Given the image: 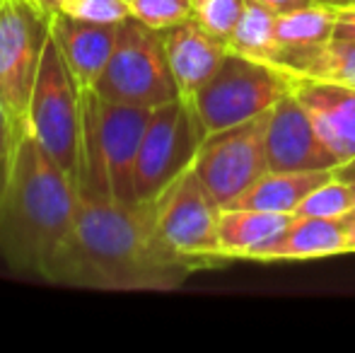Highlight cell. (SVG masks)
<instances>
[{
  "label": "cell",
  "mask_w": 355,
  "mask_h": 353,
  "mask_svg": "<svg viewBox=\"0 0 355 353\" xmlns=\"http://www.w3.org/2000/svg\"><path fill=\"white\" fill-rule=\"evenodd\" d=\"M196 261L162 237L155 201H116L78 191L73 225L42 281L94 291H174Z\"/></svg>",
  "instance_id": "1"
},
{
  "label": "cell",
  "mask_w": 355,
  "mask_h": 353,
  "mask_svg": "<svg viewBox=\"0 0 355 353\" xmlns=\"http://www.w3.org/2000/svg\"><path fill=\"white\" fill-rule=\"evenodd\" d=\"M78 206V187L66 170L24 133L0 198V257L12 271L42 278L66 240Z\"/></svg>",
  "instance_id": "2"
},
{
  "label": "cell",
  "mask_w": 355,
  "mask_h": 353,
  "mask_svg": "<svg viewBox=\"0 0 355 353\" xmlns=\"http://www.w3.org/2000/svg\"><path fill=\"white\" fill-rule=\"evenodd\" d=\"M150 117L153 109L148 107L109 102L94 89H85L78 191L136 201L133 172Z\"/></svg>",
  "instance_id": "3"
},
{
  "label": "cell",
  "mask_w": 355,
  "mask_h": 353,
  "mask_svg": "<svg viewBox=\"0 0 355 353\" xmlns=\"http://www.w3.org/2000/svg\"><path fill=\"white\" fill-rule=\"evenodd\" d=\"M94 92L109 102L148 109L179 99L162 32L143 24L133 15L119 24L116 46Z\"/></svg>",
  "instance_id": "4"
},
{
  "label": "cell",
  "mask_w": 355,
  "mask_h": 353,
  "mask_svg": "<svg viewBox=\"0 0 355 353\" xmlns=\"http://www.w3.org/2000/svg\"><path fill=\"white\" fill-rule=\"evenodd\" d=\"M27 133L71 175L80 170V138H83V89L75 83L49 29L42 68L32 92L27 114Z\"/></svg>",
  "instance_id": "5"
},
{
  "label": "cell",
  "mask_w": 355,
  "mask_h": 353,
  "mask_svg": "<svg viewBox=\"0 0 355 353\" xmlns=\"http://www.w3.org/2000/svg\"><path fill=\"white\" fill-rule=\"evenodd\" d=\"M290 92L288 76L271 63L227 49L220 68L191 99L206 133L237 126L271 112Z\"/></svg>",
  "instance_id": "6"
},
{
  "label": "cell",
  "mask_w": 355,
  "mask_h": 353,
  "mask_svg": "<svg viewBox=\"0 0 355 353\" xmlns=\"http://www.w3.org/2000/svg\"><path fill=\"white\" fill-rule=\"evenodd\" d=\"M206 128L187 99L153 109L133 172L136 201H155L177 177L193 167Z\"/></svg>",
  "instance_id": "7"
},
{
  "label": "cell",
  "mask_w": 355,
  "mask_h": 353,
  "mask_svg": "<svg viewBox=\"0 0 355 353\" xmlns=\"http://www.w3.org/2000/svg\"><path fill=\"white\" fill-rule=\"evenodd\" d=\"M49 39V17L32 0L0 3V104L17 136L27 133V114Z\"/></svg>",
  "instance_id": "8"
},
{
  "label": "cell",
  "mask_w": 355,
  "mask_h": 353,
  "mask_svg": "<svg viewBox=\"0 0 355 353\" xmlns=\"http://www.w3.org/2000/svg\"><path fill=\"white\" fill-rule=\"evenodd\" d=\"M268 119L271 112L223 131L206 133L203 138L193 160V172L220 208L230 206L239 193L268 172Z\"/></svg>",
  "instance_id": "9"
},
{
  "label": "cell",
  "mask_w": 355,
  "mask_h": 353,
  "mask_svg": "<svg viewBox=\"0 0 355 353\" xmlns=\"http://www.w3.org/2000/svg\"><path fill=\"white\" fill-rule=\"evenodd\" d=\"M155 211L159 232L179 255L196 261L201 268L223 266L225 261H230L218 237L223 208L208 193L193 167L174 179L155 198Z\"/></svg>",
  "instance_id": "10"
},
{
  "label": "cell",
  "mask_w": 355,
  "mask_h": 353,
  "mask_svg": "<svg viewBox=\"0 0 355 353\" xmlns=\"http://www.w3.org/2000/svg\"><path fill=\"white\" fill-rule=\"evenodd\" d=\"M266 155L268 172H314L338 167V160L314 131L302 104L290 92L278 99V104L271 109Z\"/></svg>",
  "instance_id": "11"
},
{
  "label": "cell",
  "mask_w": 355,
  "mask_h": 353,
  "mask_svg": "<svg viewBox=\"0 0 355 353\" xmlns=\"http://www.w3.org/2000/svg\"><path fill=\"white\" fill-rule=\"evenodd\" d=\"M290 94L302 104L314 131L338 165L355 157V87L288 76Z\"/></svg>",
  "instance_id": "12"
},
{
  "label": "cell",
  "mask_w": 355,
  "mask_h": 353,
  "mask_svg": "<svg viewBox=\"0 0 355 353\" xmlns=\"http://www.w3.org/2000/svg\"><path fill=\"white\" fill-rule=\"evenodd\" d=\"M49 29L80 89H94L116 46L119 24L83 22L58 12L49 19Z\"/></svg>",
  "instance_id": "13"
},
{
  "label": "cell",
  "mask_w": 355,
  "mask_h": 353,
  "mask_svg": "<svg viewBox=\"0 0 355 353\" xmlns=\"http://www.w3.org/2000/svg\"><path fill=\"white\" fill-rule=\"evenodd\" d=\"M162 39L179 97L191 102L198 89L220 68L227 53V44L206 32L196 19H187V22L164 29Z\"/></svg>",
  "instance_id": "14"
},
{
  "label": "cell",
  "mask_w": 355,
  "mask_h": 353,
  "mask_svg": "<svg viewBox=\"0 0 355 353\" xmlns=\"http://www.w3.org/2000/svg\"><path fill=\"white\" fill-rule=\"evenodd\" d=\"M348 235L341 221L329 218H293L288 227L268 245L249 255L252 261H300L348 255Z\"/></svg>",
  "instance_id": "15"
},
{
  "label": "cell",
  "mask_w": 355,
  "mask_h": 353,
  "mask_svg": "<svg viewBox=\"0 0 355 353\" xmlns=\"http://www.w3.org/2000/svg\"><path fill=\"white\" fill-rule=\"evenodd\" d=\"M271 66L285 76L355 87V42L331 37L312 46L283 49Z\"/></svg>",
  "instance_id": "16"
},
{
  "label": "cell",
  "mask_w": 355,
  "mask_h": 353,
  "mask_svg": "<svg viewBox=\"0 0 355 353\" xmlns=\"http://www.w3.org/2000/svg\"><path fill=\"white\" fill-rule=\"evenodd\" d=\"M334 177V170L314 172H266L259 177L244 193H239L225 208H254L268 213H288L295 216L297 206L319 187Z\"/></svg>",
  "instance_id": "17"
},
{
  "label": "cell",
  "mask_w": 355,
  "mask_h": 353,
  "mask_svg": "<svg viewBox=\"0 0 355 353\" xmlns=\"http://www.w3.org/2000/svg\"><path fill=\"white\" fill-rule=\"evenodd\" d=\"M295 216L254 211V208H223L218 221V237L223 252L232 259H249L252 252L273 242Z\"/></svg>",
  "instance_id": "18"
},
{
  "label": "cell",
  "mask_w": 355,
  "mask_h": 353,
  "mask_svg": "<svg viewBox=\"0 0 355 353\" xmlns=\"http://www.w3.org/2000/svg\"><path fill=\"white\" fill-rule=\"evenodd\" d=\"M276 17L273 10L247 0L242 10V17L234 24L232 34L227 37V49L234 53H242L254 61L273 63L283 51V44L276 34Z\"/></svg>",
  "instance_id": "19"
},
{
  "label": "cell",
  "mask_w": 355,
  "mask_h": 353,
  "mask_svg": "<svg viewBox=\"0 0 355 353\" xmlns=\"http://www.w3.org/2000/svg\"><path fill=\"white\" fill-rule=\"evenodd\" d=\"M334 24H336V8L314 0L304 8L278 15L276 34L283 49L312 46V44H322L331 39Z\"/></svg>",
  "instance_id": "20"
},
{
  "label": "cell",
  "mask_w": 355,
  "mask_h": 353,
  "mask_svg": "<svg viewBox=\"0 0 355 353\" xmlns=\"http://www.w3.org/2000/svg\"><path fill=\"white\" fill-rule=\"evenodd\" d=\"M355 211V191L348 182L331 177L329 182L319 184L307 198L297 206V218H329V221H341Z\"/></svg>",
  "instance_id": "21"
},
{
  "label": "cell",
  "mask_w": 355,
  "mask_h": 353,
  "mask_svg": "<svg viewBox=\"0 0 355 353\" xmlns=\"http://www.w3.org/2000/svg\"><path fill=\"white\" fill-rule=\"evenodd\" d=\"M244 3L247 0H191V19H196L213 37L227 42L242 17Z\"/></svg>",
  "instance_id": "22"
},
{
  "label": "cell",
  "mask_w": 355,
  "mask_h": 353,
  "mask_svg": "<svg viewBox=\"0 0 355 353\" xmlns=\"http://www.w3.org/2000/svg\"><path fill=\"white\" fill-rule=\"evenodd\" d=\"M131 15L148 27L164 32L191 19V0H131Z\"/></svg>",
  "instance_id": "23"
},
{
  "label": "cell",
  "mask_w": 355,
  "mask_h": 353,
  "mask_svg": "<svg viewBox=\"0 0 355 353\" xmlns=\"http://www.w3.org/2000/svg\"><path fill=\"white\" fill-rule=\"evenodd\" d=\"M63 12L83 22L121 24L131 17V3L128 0H71Z\"/></svg>",
  "instance_id": "24"
},
{
  "label": "cell",
  "mask_w": 355,
  "mask_h": 353,
  "mask_svg": "<svg viewBox=\"0 0 355 353\" xmlns=\"http://www.w3.org/2000/svg\"><path fill=\"white\" fill-rule=\"evenodd\" d=\"M17 143H19L17 131H15V126H12V121H10L5 107L0 104V198H3V193H5V187H8V182H10V175H12Z\"/></svg>",
  "instance_id": "25"
},
{
  "label": "cell",
  "mask_w": 355,
  "mask_h": 353,
  "mask_svg": "<svg viewBox=\"0 0 355 353\" xmlns=\"http://www.w3.org/2000/svg\"><path fill=\"white\" fill-rule=\"evenodd\" d=\"M336 39H346L355 42V0L336 8V24H334V34Z\"/></svg>",
  "instance_id": "26"
},
{
  "label": "cell",
  "mask_w": 355,
  "mask_h": 353,
  "mask_svg": "<svg viewBox=\"0 0 355 353\" xmlns=\"http://www.w3.org/2000/svg\"><path fill=\"white\" fill-rule=\"evenodd\" d=\"M254 3L263 5V8L273 10L276 15H281V12H290V10L304 8V5L314 3V0H254Z\"/></svg>",
  "instance_id": "27"
},
{
  "label": "cell",
  "mask_w": 355,
  "mask_h": 353,
  "mask_svg": "<svg viewBox=\"0 0 355 353\" xmlns=\"http://www.w3.org/2000/svg\"><path fill=\"white\" fill-rule=\"evenodd\" d=\"M34 5L39 8V12L44 15V17H49L51 19L53 15H58V12H63L66 10V5L71 3V0H32Z\"/></svg>",
  "instance_id": "28"
},
{
  "label": "cell",
  "mask_w": 355,
  "mask_h": 353,
  "mask_svg": "<svg viewBox=\"0 0 355 353\" xmlns=\"http://www.w3.org/2000/svg\"><path fill=\"white\" fill-rule=\"evenodd\" d=\"M341 223H343V230H346V235H348V247H351V252H355V211H351L348 216H343Z\"/></svg>",
  "instance_id": "29"
},
{
  "label": "cell",
  "mask_w": 355,
  "mask_h": 353,
  "mask_svg": "<svg viewBox=\"0 0 355 353\" xmlns=\"http://www.w3.org/2000/svg\"><path fill=\"white\" fill-rule=\"evenodd\" d=\"M334 177L343 179V182H348L353 187V191H355V172H336V170H334Z\"/></svg>",
  "instance_id": "30"
},
{
  "label": "cell",
  "mask_w": 355,
  "mask_h": 353,
  "mask_svg": "<svg viewBox=\"0 0 355 353\" xmlns=\"http://www.w3.org/2000/svg\"><path fill=\"white\" fill-rule=\"evenodd\" d=\"M336 172H355V157L351 162H346V165H338Z\"/></svg>",
  "instance_id": "31"
},
{
  "label": "cell",
  "mask_w": 355,
  "mask_h": 353,
  "mask_svg": "<svg viewBox=\"0 0 355 353\" xmlns=\"http://www.w3.org/2000/svg\"><path fill=\"white\" fill-rule=\"evenodd\" d=\"M319 3H327V5H334V8H341V5L353 3V0H319Z\"/></svg>",
  "instance_id": "32"
},
{
  "label": "cell",
  "mask_w": 355,
  "mask_h": 353,
  "mask_svg": "<svg viewBox=\"0 0 355 353\" xmlns=\"http://www.w3.org/2000/svg\"><path fill=\"white\" fill-rule=\"evenodd\" d=\"M128 3H131V0H128Z\"/></svg>",
  "instance_id": "33"
},
{
  "label": "cell",
  "mask_w": 355,
  "mask_h": 353,
  "mask_svg": "<svg viewBox=\"0 0 355 353\" xmlns=\"http://www.w3.org/2000/svg\"><path fill=\"white\" fill-rule=\"evenodd\" d=\"M0 3H3V0H0Z\"/></svg>",
  "instance_id": "34"
}]
</instances>
